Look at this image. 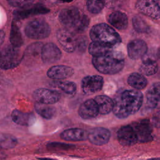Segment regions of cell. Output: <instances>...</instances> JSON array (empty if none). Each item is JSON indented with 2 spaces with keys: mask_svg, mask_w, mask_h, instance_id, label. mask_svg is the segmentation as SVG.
I'll return each mask as SVG.
<instances>
[{
  "mask_svg": "<svg viewBox=\"0 0 160 160\" xmlns=\"http://www.w3.org/2000/svg\"><path fill=\"white\" fill-rule=\"evenodd\" d=\"M143 101V95L138 90L128 89L119 93L113 100L112 111L114 115L124 119L136 113L141 108Z\"/></svg>",
  "mask_w": 160,
  "mask_h": 160,
  "instance_id": "6da1fadb",
  "label": "cell"
},
{
  "mask_svg": "<svg viewBox=\"0 0 160 160\" xmlns=\"http://www.w3.org/2000/svg\"><path fill=\"white\" fill-rule=\"evenodd\" d=\"M92 42L116 45L121 44V38L119 34L109 25L99 23L93 26L89 32Z\"/></svg>",
  "mask_w": 160,
  "mask_h": 160,
  "instance_id": "7a4b0ae2",
  "label": "cell"
},
{
  "mask_svg": "<svg viewBox=\"0 0 160 160\" xmlns=\"http://www.w3.org/2000/svg\"><path fill=\"white\" fill-rule=\"evenodd\" d=\"M92 63L99 72L105 74H115L121 71L124 66V61L111 56L92 57Z\"/></svg>",
  "mask_w": 160,
  "mask_h": 160,
  "instance_id": "3957f363",
  "label": "cell"
},
{
  "mask_svg": "<svg viewBox=\"0 0 160 160\" xmlns=\"http://www.w3.org/2000/svg\"><path fill=\"white\" fill-rule=\"evenodd\" d=\"M23 58L19 48L8 45L0 49V68L9 69L18 66Z\"/></svg>",
  "mask_w": 160,
  "mask_h": 160,
  "instance_id": "277c9868",
  "label": "cell"
},
{
  "mask_svg": "<svg viewBox=\"0 0 160 160\" xmlns=\"http://www.w3.org/2000/svg\"><path fill=\"white\" fill-rule=\"evenodd\" d=\"M51 27L42 19H34L28 22L25 28L26 35L33 39H42L48 38L51 34Z\"/></svg>",
  "mask_w": 160,
  "mask_h": 160,
  "instance_id": "5b68a950",
  "label": "cell"
},
{
  "mask_svg": "<svg viewBox=\"0 0 160 160\" xmlns=\"http://www.w3.org/2000/svg\"><path fill=\"white\" fill-rule=\"evenodd\" d=\"M119 44L110 45L96 42H91L89 46V52L92 57L103 56H111L114 58L124 60V54L119 49Z\"/></svg>",
  "mask_w": 160,
  "mask_h": 160,
  "instance_id": "8992f818",
  "label": "cell"
},
{
  "mask_svg": "<svg viewBox=\"0 0 160 160\" xmlns=\"http://www.w3.org/2000/svg\"><path fill=\"white\" fill-rule=\"evenodd\" d=\"M81 16L82 14L79 9L74 6H70L61 9L58 17L62 26L73 29L79 21Z\"/></svg>",
  "mask_w": 160,
  "mask_h": 160,
  "instance_id": "52a82bcc",
  "label": "cell"
},
{
  "mask_svg": "<svg viewBox=\"0 0 160 160\" xmlns=\"http://www.w3.org/2000/svg\"><path fill=\"white\" fill-rule=\"evenodd\" d=\"M56 38L59 43L65 51L72 52L76 49L77 38L69 29L66 28L58 29L56 32Z\"/></svg>",
  "mask_w": 160,
  "mask_h": 160,
  "instance_id": "ba28073f",
  "label": "cell"
},
{
  "mask_svg": "<svg viewBox=\"0 0 160 160\" xmlns=\"http://www.w3.org/2000/svg\"><path fill=\"white\" fill-rule=\"evenodd\" d=\"M136 9L142 14L154 19L160 17L158 0H138L135 4Z\"/></svg>",
  "mask_w": 160,
  "mask_h": 160,
  "instance_id": "9c48e42d",
  "label": "cell"
},
{
  "mask_svg": "<svg viewBox=\"0 0 160 160\" xmlns=\"http://www.w3.org/2000/svg\"><path fill=\"white\" fill-rule=\"evenodd\" d=\"M104 84V79L99 75H92L84 77L81 81V89L86 94H92L99 91Z\"/></svg>",
  "mask_w": 160,
  "mask_h": 160,
  "instance_id": "30bf717a",
  "label": "cell"
},
{
  "mask_svg": "<svg viewBox=\"0 0 160 160\" xmlns=\"http://www.w3.org/2000/svg\"><path fill=\"white\" fill-rule=\"evenodd\" d=\"M32 96L37 102L52 104L57 102L60 99L61 94L58 91L55 90L39 88L34 91Z\"/></svg>",
  "mask_w": 160,
  "mask_h": 160,
  "instance_id": "8fae6325",
  "label": "cell"
},
{
  "mask_svg": "<svg viewBox=\"0 0 160 160\" xmlns=\"http://www.w3.org/2000/svg\"><path fill=\"white\" fill-rule=\"evenodd\" d=\"M138 139V142H145L152 139V128L148 120L143 119L131 124Z\"/></svg>",
  "mask_w": 160,
  "mask_h": 160,
  "instance_id": "7c38bea8",
  "label": "cell"
},
{
  "mask_svg": "<svg viewBox=\"0 0 160 160\" xmlns=\"http://www.w3.org/2000/svg\"><path fill=\"white\" fill-rule=\"evenodd\" d=\"M62 56L59 48L52 42H48L42 46L41 58L44 63L51 64L59 61Z\"/></svg>",
  "mask_w": 160,
  "mask_h": 160,
  "instance_id": "4fadbf2b",
  "label": "cell"
},
{
  "mask_svg": "<svg viewBox=\"0 0 160 160\" xmlns=\"http://www.w3.org/2000/svg\"><path fill=\"white\" fill-rule=\"evenodd\" d=\"M128 54L132 60H137L142 58L148 51L146 42L140 39H136L129 41L127 46Z\"/></svg>",
  "mask_w": 160,
  "mask_h": 160,
  "instance_id": "5bb4252c",
  "label": "cell"
},
{
  "mask_svg": "<svg viewBox=\"0 0 160 160\" xmlns=\"http://www.w3.org/2000/svg\"><path fill=\"white\" fill-rule=\"evenodd\" d=\"M49 11L50 10L42 4H36L32 6L31 5V6H29L28 8H22L20 10L14 11L13 16L15 19L20 20L34 15L47 14Z\"/></svg>",
  "mask_w": 160,
  "mask_h": 160,
  "instance_id": "9a60e30c",
  "label": "cell"
},
{
  "mask_svg": "<svg viewBox=\"0 0 160 160\" xmlns=\"http://www.w3.org/2000/svg\"><path fill=\"white\" fill-rule=\"evenodd\" d=\"M111 134L108 129L104 128H96L88 133V139L89 141L98 146L106 144L110 138Z\"/></svg>",
  "mask_w": 160,
  "mask_h": 160,
  "instance_id": "2e32d148",
  "label": "cell"
},
{
  "mask_svg": "<svg viewBox=\"0 0 160 160\" xmlns=\"http://www.w3.org/2000/svg\"><path fill=\"white\" fill-rule=\"evenodd\" d=\"M118 139L119 143L123 146H132L138 142L136 133L130 124L122 126L119 129Z\"/></svg>",
  "mask_w": 160,
  "mask_h": 160,
  "instance_id": "e0dca14e",
  "label": "cell"
},
{
  "mask_svg": "<svg viewBox=\"0 0 160 160\" xmlns=\"http://www.w3.org/2000/svg\"><path fill=\"white\" fill-rule=\"evenodd\" d=\"M74 73V69L65 65H56L50 68L47 71V76L53 79L61 80L71 77Z\"/></svg>",
  "mask_w": 160,
  "mask_h": 160,
  "instance_id": "ac0fdd59",
  "label": "cell"
},
{
  "mask_svg": "<svg viewBox=\"0 0 160 160\" xmlns=\"http://www.w3.org/2000/svg\"><path fill=\"white\" fill-rule=\"evenodd\" d=\"M78 112L82 119H90L96 117L99 114V111L94 100L89 99L81 104Z\"/></svg>",
  "mask_w": 160,
  "mask_h": 160,
  "instance_id": "d6986e66",
  "label": "cell"
},
{
  "mask_svg": "<svg viewBox=\"0 0 160 160\" xmlns=\"http://www.w3.org/2000/svg\"><path fill=\"white\" fill-rule=\"evenodd\" d=\"M108 21L113 27L119 30H124L128 26L127 15L121 11H114L109 14Z\"/></svg>",
  "mask_w": 160,
  "mask_h": 160,
  "instance_id": "ffe728a7",
  "label": "cell"
},
{
  "mask_svg": "<svg viewBox=\"0 0 160 160\" xmlns=\"http://www.w3.org/2000/svg\"><path fill=\"white\" fill-rule=\"evenodd\" d=\"M12 121L21 126H31L35 122L36 118L32 113L24 112L15 109L11 113Z\"/></svg>",
  "mask_w": 160,
  "mask_h": 160,
  "instance_id": "44dd1931",
  "label": "cell"
},
{
  "mask_svg": "<svg viewBox=\"0 0 160 160\" xmlns=\"http://www.w3.org/2000/svg\"><path fill=\"white\" fill-rule=\"evenodd\" d=\"M60 136L66 141H84L88 139V132L82 129L72 128L64 131Z\"/></svg>",
  "mask_w": 160,
  "mask_h": 160,
  "instance_id": "7402d4cb",
  "label": "cell"
},
{
  "mask_svg": "<svg viewBox=\"0 0 160 160\" xmlns=\"http://www.w3.org/2000/svg\"><path fill=\"white\" fill-rule=\"evenodd\" d=\"M94 100L98 106L99 113L107 114L112 111L114 102L109 97L105 95H99L96 96Z\"/></svg>",
  "mask_w": 160,
  "mask_h": 160,
  "instance_id": "603a6c76",
  "label": "cell"
},
{
  "mask_svg": "<svg viewBox=\"0 0 160 160\" xmlns=\"http://www.w3.org/2000/svg\"><path fill=\"white\" fill-rule=\"evenodd\" d=\"M159 95V83L155 82L150 87L146 94L147 104L150 108L154 109L158 107L160 99Z\"/></svg>",
  "mask_w": 160,
  "mask_h": 160,
  "instance_id": "cb8c5ba5",
  "label": "cell"
},
{
  "mask_svg": "<svg viewBox=\"0 0 160 160\" xmlns=\"http://www.w3.org/2000/svg\"><path fill=\"white\" fill-rule=\"evenodd\" d=\"M128 83L135 89L141 90L146 87L148 81L142 74L138 72H132L128 78Z\"/></svg>",
  "mask_w": 160,
  "mask_h": 160,
  "instance_id": "d4e9b609",
  "label": "cell"
},
{
  "mask_svg": "<svg viewBox=\"0 0 160 160\" xmlns=\"http://www.w3.org/2000/svg\"><path fill=\"white\" fill-rule=\"evenodd\" d=\"M34 108L38 114L47 119H51L54 118L56 112L55 108L49 104L36 102L34 104Z\"/></svg>",
  "mask_w": 160,
  "mask_h": 160,
  "instance_id": "484cf974",
  "label": "cell"
},
{
  "mask_svg": "<svg viewBox=\"0 0 160 160\" xmlns=\"http://www.w3.org/2000/svg\"><path fill=\"white\" fill-rule=\"evenodd\" d=\"M9 40L11 45L14 48H19L23 44V39L18 26L13 22L11 24Z\"/></svg>",
  "mask_w": 160,
  "mask_h": 160,
  "instance_id": "4316f807",
  "label": "cell"
},
{
  "mask_svg": "<svg viewBox=\"0 0 160 160\" xmlns=\"http://www.w3.org/2000/svg\"><path fill=\"white\" fill-rule=\"evenodd\" d=\"M141 74L148 76L155 74L158 71V64L156 61L142 60L139 68Z\"/></svg>",
  "mask_w": 160,
  "mask_h": 160,
  "instance_id": "83f0119b",
  "label": "cell"
},
{
  "mask_svg": "<svg viewBox=\"0 0 160 160\" xmlns=\"http://www.w3.org/2000/svg\"><path fill=\"white\" fill-rule=\"evenodd\" d=\"M18 142L16 138L9 134L0 133V148L2 149H11L14 148Z\"/></svg>",
  "mask_w": 160,
  "mask_h": 160,
  "instance_id": "f1b7e54d",
  "label": "cell"
},
{
  "mask_svg": "<svg viewBox=\"0 0 160 160\" xmlns=\"http://www.w3.org/2000/svg\"><path fill=\"white\" fill-rule=\"evenodd\" d=\"M132 24L134 29L138 32L145 33L149 31V26L146 21L138 15H136L132 18Z\"/></svg>",
  "mask_w": 160,
  "mask_h": 160,
  "instance_id": "f546056e",
  "label": "cell"
},
{
  "mask_svg": "<svg viewBox=\"0 0 160 160\" xmlns=\"http://www.w3.org/2000/svg\"><path fill=\"white\" fill-rule=\"evenodd\" d=\"M55 85L64 92L68 94H74L76 91V84L72 81H56Z\"/></svg>",
  "mask_w": 160,
  "mask_h": 160,
  "instance_id": "4dcf8cb0",
  "label": "cell"
},
{
  "mask_svg": "<svg viewBox=\"0 0 160 160\" xmlns=\"http://www.w3.org/2000/svg\"><path fill=\"white\" fill-rule=\"evenodd\" d=\"M105 6V0H88L86 6L88 10L92 14L99 13Z\"/></svg>",
  "mask_w": 160,
  "mask_h": 160,
  "instance_id": "1f68e13d",
  "label": "cell"
},
{
  "mask_svg": "<svg viewBox=\"0 0 160 160\" xmlns=\"http://www.w3.org/2000/svg\"><path fill=\"white\" fill-rule=\"evenodd\" d=\"M42 44L38 42L34 44H32L29 46L28 47L26 51L24 52V56H29V57H32V58L34 59L36 57L40 56L41 55V49L42 47Z\"/></svg>",
  "mask_w": 160,
  "mask_h": 160,
  "instance_id": "d6a6232c",
  "label": "cell"
},
{
  "mask_svg": "<svg viewBox=\"0 0 160 160\" xmlns=\"http://www.w3.org/2000/svg\"><path fill=\"white\" fill-rule=\"evenodd\" d=\"M89 22L90 19L89 17L86 14H82L79 21L72 30L78 33H82L87 30L88 28L89 27Z\"/></svg>",
  "mask_w": 160,
  "mask_h": 160,
  "instance_id": "836d02e7",
  "label": "cell"
},
{
  "mask_svg": "<svg viewBox=\"0 0 160 160\" xmlns=\"http://www.w3.org/2000/svg\"><path fill=\"white\" fill-rule=\"evenodd\" d=\"M7 1L12 6L22 9L31 6L34 0H7Z\"/></svg>",
  "mask_w": 160,
  "mask_h": 160,
  "instance_id": "e575fe53",
  "label": "cell"
},
{
  "mask_svg": "<svg viewBox=\"0 0 160 160\" xmlns=\"http://www.w3.org/2000/svg\"><path fill=\"white\" fill-rule=\"evenodd\" d=\"M74 148V146L72 144H68L62 142H51L48 144V148L50 150H66Z\"/></svg>",
  "mask_w": 160,
  "mask_h": 160,
  "instance_id": "d590c367",
  "label": "cell"
},
{
  "mask_svg": "<svg viewBox=\"0 0 160 160\" xmlns=\"http://www.w3.org/2000/svg\"><path fill=\"white\" fill-rule=\"evenodd\" d=\"M86 44H87V39H86V37L81 36V37L77 38L76 48H78V49L79 52H83L86 50Z\"/></svg>",
  "mask_w": 160,
  "mask_h": 160,
  "instance_id": "8d00e7d4",
  "label": "cell"
},
{
  "mask_svg": "<svg viewBox=\"0 0 160 160\" xmlns=\"http://www.w3.org/2000/svg\"><path fill=\"white\" fill-rule=\"evenodd\" d=\"M122 2L123 0H106V1H105V3L106 2V6L111 8L119 6L122 3Z\"/></svg>",
  "mask_w": 160,
  "mask_h": 160,
  "instance_id": "74e56055",
  "label": "cell"
},
{
  "mask_svg": "<svg viewBox=\"0 0 160 160\" xmlns=\"http://www.w3.org/2000/svg\"><path fill=\"white\" fill-rule=\"evenodd\" d=\"M4 38H5V33H4V32L3 31H2V30H0V46L4 42Z\"/></svg>",
  "mask_w": 160,
  "mask_h": 160,
  "instance_id": "f35d334b",
  "label": "cell"
},
{
  "mask_svg": "<svg viewBox=\"0 0 160 160\" xmlns=\"http://www.w3.org/2000/svg\"><path fill=\"white\" fill-rule=\"evenodd\" d=\"M59 1H62L63 2H70L72 1L73 0H59Z\"/></svg>",
  "mask_w": 160,
  "mask_h": 160,
  "instance_id": "ab89813d",
  "label": "cell"
},
{
  "mask_svg": "<svg viewBox=\"0 0 160 160\" xmlns=\"http://www.w3.org/2000/svg\"><path fill=\"white\" fill-rule=\"evenodd\" d=\"M41 160H56L53 159H50V158H41Z\"/></svg>",
  "mask_w": 160,
  "mask_h": 160,
  "instance_id": "60d3db41",
  "label": "cell"
},
{
  "mask_svg": "<svg viewBox=\"0 0 160 160\" xmlns=\"http://www.w3.org/2000/svg\"><path fill=\"white\" fill-rule=\"evenodd\" d=\"M148 160H159V159L158 158H151V159H149Z\"/></svg>",
  "mask_w": 160,
  "mask_h": 160,
  "instance_id": "b9f144b4",
  "label": "cell"
}]
</instances>
